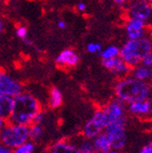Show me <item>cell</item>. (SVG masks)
Segmentation results:
<instances>
[{
  "label": "cell",
  "instance_id": "6da1fadb",
  "mask_svg": "<svg viewBox=\"0 0 152 153\" xmlns=\"http://www.w3.org/2000/svg\"><path fill=\"white\" fill-rule=\"evenodd\" d=\"M115 95L125 104L151 98L152 86L148 81H141L131 75L119 78L115 84Z\"/></svg>",
  "mask_w": 152,
  "mask_h": 153
},
{
  "label": "cell",
  "instance_id": "7a4b0ae2",
  "mask_svg": "<svg viewBox=\"0 0 152 153\" xmlns=\"http://www.w3.org/2000/svg\"><path fill=\"white\" fill-rule=\"evenodd\" d=\"M42 110L40 101L33 94L24 91L14 97L13 109L7 121L15 124L29 126L36 115Z\"/></svg>",
  "mask_w": 152,
  "mask_h": 153
},
{
  "label": "cell",
  "instance_id": "3957f363",
  "mask_svg": "<svg viewBox=\"0 0 152 153\" xmlns=\"http://www.w3.org/2000/svg\"><path fill=\"white\" fill-rule=\"evenodd\" d=\"M152 50V38L146 36L139 39H128L119 51V56L132 68L141 64L148 52Z\"/></svg>",
  "mask_w": 152,
  "mask_h": 153
},
{
  "label": "cell",
  "instance_id": "277c9868",
  "mask_svg": "<svg viewBox=\"0 0 152 153\" xmlns=\"http://www.w3.org/2000/svg\"><path fill=\"white\" fill-rule=\"evenodd\" d=\"M29 140V126L11 123L7 121L0 130V143L14 149Z\"/></svg>",
  "mask_w": 152,
  "mask_h": 153
},
{
  "label": "cell",
  "instance_id": "5b68a950",
  "mask_svg": "<svg viewBox=\"0 0 152 153\" xmlns=\"http://www.w3.org/2000/svg\"><path fill=\"white\" fill-rule=\"evenodd\" d=\"M127 118L109 123L104 130L111 143V148L121 151L127 145Z\"/></svg>",
  "mask_w": 152,
  "mask_h": 153
},
{
  "label": "cell",
  "instance_id": "8992f818",
  "mask_svg": "<svg viewBox=\"0 0 152 153\" xmlns=\"http://www.w3.org/2000/svg\"><path fill=\"white\" fill-rule=\"evenodd\" d=\"M106 125L108 123H106L104 111L102 108H98L83 126L82 135L87 137V138L93 139L97 134L104 132Z\"/></svg>",
  "mask_w": 152,
  "mask_h": 153
},
{
  "label": "cell",
  "instance_id": "52a82bcc",
  "mask_svg": "<svg viewBox=\"0 0 152 153\" xmlns=\"http://www.w3.org/2000/svg\"><path fill=\"white\" fill-rule=\"evenodd\" d=\"M102 109L104 111V115L108 125L109 123H112V122L126 119V104L120 101L118 98L108 102L104 108H102Z\"/></svg>",
  "mask_w": 152,
  "mask_h": 153
},
{
  "label": "cell",
  "instance_id": "ba28073f",
  "mask_svg": "<svg viewBox=\"0 0 152 153\" xmlns=\"http://www.w3.org/2000/svg\"><path fill=\"white\" fill-rule=\"evenodd\" d=\"M126 12L128 18H138L147 22L152 17V4L143 0H131L127 4Z\"/></svg>",
  "mask_w": 152,
  "mask_h": 153
},
{
  "label": "cell",
  "instance_id": "9c48e42d",
  "mask_svg": "<svg viewBox=\"0 0 152 153\" xmlns=\"http://www.w3.org/2000/svg\"><path fill=\"white\" fill-rule=\"evenodd\" d=\"M24 85L7 73L0 70V94L16 97L22 93Z\"/></svg>",
  "mask_w": 152,
  "mask_h": 153
},
{
  "label": "cell",
  "instance_id": "30bf717a",
  "mask_svg": "<svg viewBox=\"0 0 152 153\" xmlns=\"http://www.w3.org/2000/svg\"><path fill=\"white\" fill-rule=\"evenodd\" d=\"M102 65L105 69L109 70L111 73L119 76V78L130 75L132 70V67L126 64L120 58V56L111 59H102Z\"/></svg>",
  "mask_w": 152,
  "mask_h": 153
},
{
  "label": "cell",
  "instance_id": "8fae6325",
  "mask_svg": "<svg viewBox=\"0 0 152 153\" xmlns=\"http://www.w3.org/2000/svg\"><path fill=\"white\" fill-rule=\"evenodd\" d=\"M125 29L128 39H139L147 36L146 22L138 18H128Z\"/></svg>",
  "mask_w": 152,
  "mask_h": 153
},
{
  "label": "cell",
  "instance_id": "7c38bea8",
  "mask_svg": "<svg viewBox=\"0 0 152 153\" xmlns=\"http://www.w3.org/2000/svg\"><path fill=\"white\" fill-rule=\"evenodd\" d=\"M127 111L136 117L152 116V99L143 101H136L127 104Z\"/></svg>",
  "mask_w": 152,
  "mask_h": 153
},
{
  "label": "cell",
  "instance_id": "4fadbf2b",
  "mask_svg": "<svg viewBox=\"0 0 152 153\" xmlns=\"http://www.w3.org/2000/svg\"><path fill=\"white\" fill-rule=\"evenodd\" d=\"M79 55L72 49H65L61 51L55 58V63L61 67L70 68L79 63Z\"/></svg>",
  "mask_w": 152,
  "mask_h": 153
},
{
  "label": "cell",
  "instance_id": "5bb4252c",
  "mask_svg": "<svg viewBox=\"0 0 152 153\" xmlns=\"http://www.w3.org/2000/svg\"><path fill=\"white\" fill-rule=\"evenodd\" d=\"M48 153H80L73 140L59 139L51 144Z\"/></svg>",
  "mask_w": 152,
  "mask_h": 153
},
{
  "label": "cell",
  "instance_id": "9a60e30c",
  "mask_svg": "<svg viewBox=\"0 0 152 153\" xmlns=\"http://www.w3.org/2000/svg\"><path fill=\"white\" fill-rule=\"evenodd\" d=\"M92 140L95 153H105L112 149L111 143L105 132H102L99 134H97Z\"/></svg>",
  "mask_w": 152,
  "mask_h": 153
},
{
  "label": "cell",
  "instance_id": "2e32d148",
  "mask_svg": "<svg viewBox=\"0 0 152 153\" xmlns=\"http://www.w3.org/2000/svg\"><path fill=\"white\" fill-rule=\"evenodd\" d=\"M130 75L134 79L141 81H149L152 79V71L150 67L143 65L141 64L133 67Z\"/></svg>",
  "mask_w": 152,
  "mask_h": 153
},
{
  "label": "cell",
  "instance_id": "e0dca14e",
  "mask_svg": "<svg viewBox=\"0 0 152 153\" xmlns=\"http://www.w3.org/2000/svg\"><path fill=\"white\" fill-rule=\"evenodd\" d=\"M14 98L11 96L0 94V116L5 120H9L13 109Z\"/></svg>",
  "mask_w": 152,
  "mask_h": 153
},
{
  "label": "cell",
  "instance_id": "ac0fdd59",
  "mask_svg": "<svg viewBox=\"0 0 152 153\" xmlns=\"http://www.w3.org/2000/svg\"><path fill=\"white\" fill-rule=\"evenodd\" d=\"M64 96L60 89L56 87H52L50 90L49 97H48V105L50 109L59 108L63 104Z\"/></svg>",
  "mask_w": 152,
  "mask_h": 153
},
{
  "label": "cell",
  "instance_id": "d6986e66",
  "mask_svg": "<svg viewBox=\"0 0 152 153\" xmlns=\"http://www.w3.org/2000/svg\"><path fill=\"white\" fill-rule=\"evenodd\" d=\"M45 134V129L43 124L32 123L29 125V140L35 143L40 141Z\"/></svg>",
  "mask_w": 152,
  "mask_h": 153
},
{
  "label": "cell",
  "instance_id": "ffe728a7",
  "mask_svg": "<svg viewBox=\"0 0 152 153\" xmlns=\"http://www.w3.org/2000/svg\"><path fill=\"white\" fill-rule=\"evenodd\" d=\"M73 141L75 142L76 146L78 147L80 153H92V152H94L93 144L92 139L87 138V137L82 135L81 138L77 139V140H73Z\"/></svg>",
  "mask_w": 152,
  "mask_h": 153
},
{
  "label": "cell",
  "instance_id": "44dd1931",
  "mask_svg": "<svg viewBox=\"0 0 152 153\" xmlns=\"http://www.w3.org/2000/svg\"><path fill=\"white\" fill-rule=\"evenodd\" d=\"M36 144L31 140H28L24 144L20 145L19 147L12 149V153H36Z\"/></svg>",
  "mask_w": 152,
  "mask_h": 153
},
{
  "label": "cell",
  "instance_id": "7402d4cb",
  "mask_svg": "<svg viewBox=\"0 0 152 153\" xmlns=\"http://www.w3.org/2000/svg\"><path fill=\"white\" fill-rule=\"evenodd\" d=\"M119 51L120 49L118 46L115 45H110L105 49H102V51L99 52V55L102 59H111L115 58L117 56H119Z\"/></svg>",
  "mask_w": 152,
  "mask_h": 153
},
{
  "label": "cell",
  "instance_id": "603a6c76",
  "mask_svg": "<svg viewBox=\"0 0 152 153\" xmlns=\"http://www.w3.org/2000/svg\"><path fill=\"white\" fill-rule=\"evenodd\" d=\"M86 50L89 53L95 54V53H99L102 51V45L97 42H90L87 45Z\"/></svg>",
  "mask_w": 152,
  "mask_h": 153
},
{
  "label": "cell",
  "instance_id": "cb8c5ba5",
  "mask_svg": "<svg viewBox=\"0 0 152 153\" xmlns=\"http://www.w3.org/2000/svg\"><path fill=\"white\" fill-rule=\"evenodd\" d=\"M16 36L21 38V39L22 40L24 38L27 37V34H28V31H27V28L24 25H19L16 27Z\"/></svg>",
  "mask_w": 152,
  "mask_h": 153
},
{
  "label": "cell",
  "instance_id": "d4e9b609",
  "mask_svg": "<svg viewBox=\"0 0 152 153\" xmlns=\"http://www.w3.org/2000/svg\"><path fill=\"white\" fill-rule=\"evenodd\" d=\"M141 65L148 66V67L151 66V65H152V50L144 56V58L141 61Z\"/></svg>",
  "mask_w": 152,
  "mask_h": 153
},
{
  "label": "cell",
  "instance_id": "484cf974",
  "mask_svg": "<svg viewBox=\"0 0 152 153\" xmlns=\"http://www.w3.org/2000/svg\"><path fill=\"white\" fill-rule=\"evenodd\" d=\"M0 153H12V149L0 143Z\"/></svg>",
  "mask_w": 152,
  "mask_h": 153
},
{
  "label": "cell",
  "instance_id": "4316f807",
  "mask_svg": "<svg viewBox=\"0 0 152 153\" xmlns=\"http://www.w3.org/2000/svg\"><path fill=\"white\" fill-rule=\"evenodd\" d=\"M77 10L79 11V12H84L86 10H87V6L85 3L83 2H79L78 5H77Z\"/></svg>",
  "mask_w": 152,
  "mask_h": 153
},
{
  "label": "cell",
  "instance_id": "83f0119b",
  "mask_svg": "<svg viewBox=\"0 0 152 153\" xmlns=\"http://www.w3.org/2000/svg\"><path fill=\"white\" fill-rule=\"evenodd\" d=\"M139 153H152V147L150 146V145H147V146L144 147Z\"/></svg>",
  "mask_w": 152,
  "mask_h": 153
},
{
  "label": "cell",
  "instance_id": "f1b7e54d",
  "mask_svg": "<svg viewBox=\"0 0 152 153\" xmlns=\"http://www.w3.org/2000/svg\"><path fill=\"white\" fill-rule=\"evenodd\" d=\"M113 1L115 2L117 5H119V6H120V7H122V6L127 5L129 2L131 1V0H113Z\"/></svg>",
  "mask_w": 152,
  "mask_h": 153
},
{
  "label": "cell",
  "instance_id": "f546056e",
  "mask_svg": "<svg viewBox=\"0 0 152 153\" xmlns=\"http://www.w3.org/2000/svg\"><path fill=\"white\" fill-rule=\"evenodd\" d=\"M22 42H24L25 45H27V46H30V47H33L34 46V43H33V41L30 39V38H28V37H25V38H24L22 39Z\"/></svg>",
  "mask_w": 152,
  "mask_h": 153
},
{
  "label": "cell",
  "instance_id": "4dcf8cb0",
  "mask_svg": "<svg viewBox=\"0 0 152 153\" xmlns=\"http://www.w3.org/2000/svg\"><path fill=\"white\" fill-rule=\"evenodd\" d=\"M4 27H5V24H4L3 18H2V17H0V37H1V36H2V34H3Z\"/></svg>",
  "mask_w": 152,
  "mask_h": 153
},
{
  "label": "cell",
  "instance_id": "1f68e13d",
  "mask_svg": "<svg viewBox=\"0 0 152 153\" xmlns=\"http://www.w3.org/2000/svg\"><path fill=\"white\" fill-rule=\"evenodd\" d=\"M57 26L60 28V29H65L66 28V24H65V22H64V21H59L58 22H57Z\"/></svg>",
  "mask_w": 152,
  "mask_h": 153
},
{
  "label": "cell",
  "instance_id": "d6a6232c",
  "mask_svg": "<svg viewBox=\"0 0 152 153\" xmlns=\"http://www.w3.org/2000/svg\"><path fill=\"white\" fill-rule=\"evenodd\" d=\"M7 120H5L3 117H1V116H0V130H1L4 126H5V124L7 123Z\"/></svg>",
  "mask_w": 152,
  "mask_h": 153
},
{
  "label": "cell",
  "instance_id": "836d02e7",
  "mask_svg": "<svg viewBox=\"0 0 152 153\" xmlns=\"http://www.w3.org/2000/svg\"><path fill=\"white\" fill-rule=\"evenodd\" d=\"M105 153H121L120 151H119V150H116V149H110V150H108V151H106V152H105Z\"/></svg>",
  "mask_w": 152,
  "mask_h": 153
},
{
  "label": "cell",
  "instance_id": "e575fe53",
  "mask_svg": "<svg viewBox=\"0 0 152 153\" xmlns=\"http://www.w3.org/2000/svg\"><path fill=\"white\" fill-rule=\"evenodd\" d=\"M147 2H149V3H151L152 4V0H146Z\"/></svg>",
  "mask_w": 152,
  "mask_h": 153
},
{
  "label": "cell",
  "instance_id": "d590c367",
  "mask_svg": "<svg viewBox=\"0 0 152 153\" xmlns=\"http://www.w3.org/2000/svg\"><path fill=\"white\" fill-rule=\"evenodd\" d=\"M149 145H150V146H151V147H152V140H151V141H150V142H149Z\"/></svg>",
  "mask_w": 152,
  "mask_h": 153
},
{
  "label": "cell",
  "instance_id": "8d00e7d4",
  "mask_svg": "<svg viewBox=\"0 0 152 153\" xmlns=\"http://www.w3.org/2000/svg\"><path fill=\"white\" fill-rule=\"evenodd\" d=\"M150 69H151V71H152V65H151V66H150Z\"/></svg>",
  "mask_w": 152,
  "mask_h": 153
},
{
  "label": "cell",
  "instance_id": "74e56055",
  "mask_svg": "<svg viewBox=\"0 0 152 153\" xmlns=\"http://www.w3.org/2000/svg\"><path fill=\"white\" fill-rule=\"evenodd\" d=\"M143 1H146V0H143Z\"/></svg>",
  "mask_w": 152,
  "mask_h": 153
},
{
  "label": "cell",
  "instance_id": "f35d334b",
  "mask_svg": "<svg viewBox=\"0 0 152 153\" xmlns=\"http://www.w3.org/2000/svg\"><path fill=\"white\" fill-rule=\"evenodd\" d=\"M92 153H94V152H92Z\"/></svg>",
  "mask_w": 152,
  "mask_h": 153
}]
</instances>
